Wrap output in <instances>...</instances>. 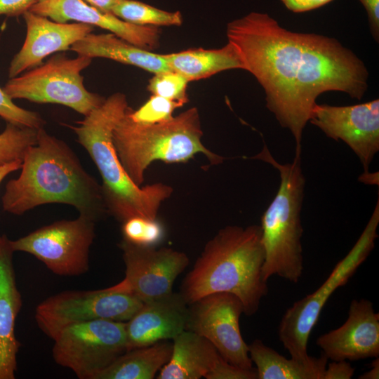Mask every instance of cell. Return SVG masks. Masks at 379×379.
Masks as SVG:
<instances>
[{
    "mask_svg": "<svg viewBox=\"0 0 379 379\" xmlns=\"http://www.w3.org/2000/svg\"><path fill=\"white\" fill-rule=\"evenodd\" d=\"M226 34L244 69L263 88L267 109L292 134L295 157H301L303 131L319 95L340 91L361 100L366 92L365 65L334 38L289 31L260 12L230 22Z\"/></svg>",
    "mask_w": 379,
    "mask_h": 379,
    "instance_id": "6da1fadb",
    "label": "cell"
},
{
    "mask_svg": "<svg viewBox=\"0 0 379 379\" xmlns=\"http://www.w3.org/2000/svg\"><path fill=\"white\" fill-rule=\"evenodd\" d=\"M21 173L6 185L3 209L22 215L40 205L52 203L74 206L79 215L96 222L107 213L101 185L87 173L66 142L37 131L34 145L25 151Z\"/></svg>",
    "mask_w": 379,
    "mask_h": 379,
    "instance_id": "7a4b0ae2",
    "label": "cell"
},
{
    "mask_svg": "<svg viewBox=\"0 0 379 379\" xmlns=\"http://www.w3.org/2000/svg\"><path fill=\"white\" fill-rule=\"evenodd\" d=\"M264 260L260 225L225 226L206 244L180 293L188 305L211 293H230L241 301L244 314L253 315L268 293Z\"/></svg>",
    "mask_w": 379,
    "mask_h": 379,
    "instance_id": "3957f363",
    "label": "cell"
},
{
    "mask_svg": "<svg viewBox=\"0 0 379 379\" xmlns=\"http://www.w3.org/2000/svg\"><path fill=\"white\" fill-rule=\"evenodd\" d=\"M128 107L126 95L115 93L77 126H68L100 172L107 213L121 223L133 217L157 219L161 204L173 191L171 186L161 182L141 187L124 168L113 144L112 133Z\"/></svg>",
    "mask_w": 379,
    "mask_h": 379,
    "instance_id": "277c9868",
    "label": "cell"
},
{
    "mask_svg": "<svg viewBox=\"0 0 379 379\" xmlns=\"http://www.w3.org/2000/svg\"><path fill=\"white\" fill-rule=\"evenodd\" d=\"M128 110L116 125L112 140L124 168L135 185L141 186L146 169L155 161L185 163L199 153L213 165L225 160L202 143L203 131L197 107L154 124L134 121Z\"/></svg>",
    "mask_w": 379,
    "mask_h": 379,
    "instance_id": "5b68a950",
    "label": "cell"
},
{
    "mask_svg": "<svg viewBox=\"0 0 379 379\" xmlns=\"http://www.w3.org/2000/svg\"><path fill=\"white\" fill-rule=\"evenodd\" d=\"M253 158L272 165L280 177L277 192L261 218L265 252L262 277L267 281L272 276H278L296 284L304 268L300 214L305 178L301 157H295L291 163L280 164L265 145Z\"/></svg>",
    "mask_w": 379,
    "mask_h": 379,
    "instance_id": "8992f818",
    "label": "cell"
},
{
    "mask_svg": "<svg viewBox=\"0 0 379 379\" xmlns=\"http://www.w3.org/2000/svg\"><path fill=\"white\" fill-rule=\"evenodd\" d=\"M379 225V199L359 239L338 262L325 281L313 293L295 302L282 316L278 328L279 340L291 357H310L307 343L322 309L331 295L344 286L374 248Z\"/></svg>",
    "mask_w": 379,
    "mask_h": 379,
    "instance_id": "52a82bcc",
    "label": "cell"
},
{
    "mask_svg": "<svg viewBox=\"0 0 379 379\" xmlns=\"http://www.w3.org/2000/svg\"><path fill=\"white\" fill-rule=\"evenodd\" d=\"M91 62L92 58L84 55L69 58L57 54L45 63L11 78L3 90L12 100L62 105L85 117L105 100L84 85L81 72Z\"/></svg>",
    "mask_w": 379,
    "mask_h": 379,
    "instance_id": "ba28073f",
    "label": "cell"
},
{
    "mask_svg": "<svg viewBox=\"0 0 379 379\" xmlns=\"http://www.w3.org/2000/svg\"><path fill=\"white\" fill-rule=\"evenodd\" d=\"M125 323L98 319L62 328L53 339L54 361L80 379H97L127 351Z\"/></svg>",
    "mask_w": 379,
    "mask_h": 379,
    "instance_id": "9c48e42d",
    "label": "cell"
},
{
    "mask_svg": "<svg viewBox=\"0 0 379 379\" xmlns=\"http://www.w3.org/2000/svg\"><path fill=\"white\" fill-rule=\"evenodd\" d=\"M143 302L110 287L91 291H65L47 298L36 308V322L53 339L64 328L98 319L126 322Z\"/></svg>",
    "mask_w": 379,
    "mask_h": 379,
    "instance_id": "30bf717a",
    "label": "cell"
},
{
    "mask_svg": "<svg viewBox=\"0 0 379 379\" xmlns=\"http://www.w3.org/2000/svg\"><path fill=\"white\" fill-rule=\"evenodd\" d=\"M95 224L79 215L74 220L54 222L10 243L14 252L34 255L57 275L79 276L89 268Z\"/></svg>",
    "mask_w": 379,
    "mask_h": 379,
    "instance_id": "8fae6325",
    "label": "cell"
},
{
    "mask_svg": "<svg viewBox=\"0 0 379 379\" xmlns=\"http://www.w3.org/2000/svg\"><path fill=\"white\" fill-rule=\"evenodd\" d=\"M243 313V304L235 295L226 292L211 293L189 305L186 330L209 341L232 364L252 368L248 345L239 326Z\"/></svg>",
    "mask_w": 379,
    "mask_h": 379,
    "instance_id": "7c38bea8",
    "label": "cell"
},
{
    "mask_svg": "<svg viewBox=\"0 0 379 379\" xmlns=\"http://www.w3.org/2000/svg\"><path fill=\"white\" fill-rule=\"evenodd\" d=\"M125 277L110 288L131 294L142 302L173 292L176 278L189 265L183 252L171 248L138 246L122 239L119 244Z\"/></svg>",
    "mask_w": 379,
    "mask_h": 379,
    "instance_id": "4fadbf2b",
    "label": "cell"
},
{
    "mask_svg": "<svg viewBox=\"0 0 379 379\" xmlns=\"http://www.w3.org/2000/svg\"><path fill=\"white\" fill-rule=\"evenodd\" d=\"M310 122L328 137L343 141L359 159L364 173L379 151V99L346 106L316 104Z\"/></svg>",
    "mask_w": 379,
    "mask_h": 379,
    "instance_id": "5bb4252c",
    "label": "cell"
},
{
    "mask_svg": "<svg viewBox=\"0 0 379 379\" xmlns=\"http://www.w3.org/2000/svg\"><path fill=\"white\" fill-rule=\"evenodd\" d=\"M316 343L332 361H358L379 356V314L367 299L353 300L345 323L325 333Z\"/></svg>",
    "mask_w": 379,
    "mask_h": 379,
    "instance_id": "9a60e30c",
    "label": "cell"
},
{
    "mask_svg": "<svg viewBox=\"0 0 379 379\" xmlns=\"http://www.w3.org/2000/svg\"><path fill=\"white\" fill-rule=\"evenodd\" d=\"M22 15L27 34L20 50L10 63V79L39 66L43 60L51 53L69 50L75 42L94 29L93 26L84 23L55 22L29 11Z\"/></svg>",
    "mask_w": 379,
    "mask_h": 379,
    "instance_id": "2e32d148",
    "label": "cell"
},
{
    "mask_svg": "<svg viewBox=\"0 0 379 379\" xmlns=\"http://www.w3.org/2000/svg\"><path fill=\"white\" fill-rule=\"evenodd\" d=\"M29 11L58 22L69 20L97 26L142 48L151 51L159 44L158 27L126 22L112 13L103 12L83 0H37Z\"/></svg>",
    "mask_w": 379,
    "mask_h": 379,
    "instance_id": "e0dca14e",
    "label": "cell"
},
{
    "mask_svg": "<svg viewBox=\"0 0 379 379\" xmlns=\"http://www.w3.org/2000/svg\"><path fill=\"white\" fill-rule=\"evenodd\" d=\"M188 316L189 305L180 292L143 302L125 323L127 350L173 340L186 330Z\"/></svg>",
    "mask_w": 379,
    "mask_h": 379,
    "instance_id": "ac0fdd59",
    "label": "cell"
},
{
    "mask_svg": "<svg viewBox=\"0 0 379 379\" xmlns=\"http://www.w3.org/2000/svg\"><path fill=\"white\" fill-rule=\"evenodd\" d=\"M10 240L0 235V379H14L20 343L15 335L22 299L17 288Z\"/></svg>",
    "mask_w": 379,
    "mask_h": 379,
    "instance_id": "d6986e66",
    "label": "cell"
},
{
    "mask_svg": "<svg viewBox=\"0 0 379 379\" xmlns=\"http://www.w3.org/2000/svg\"><path fill=\"white\" fill-rule=\"evenodd\" d=\"M169 361L157 375V379L206 378L221 355L206 339L185 330L172 343Z\"/></svg>",
    "mask_w": 379,
    "mask_h": 379,
    "instance_id": "ffe728a7",
    "label": "cell"
},
{
    "mask_svg": "<svg viewBox=\"0 0 379 379\" xmlns=\"http://www.w3.org/2000/svg\"><path fill=\"white\" fill-rule=\"evenodd\" d=\"M69 50L79 55L92 59L107 58L153 74L171 71L163 54H157L135 46L112 33L95 34L91 32L75 42Z\"/></svg>",
    "mask_w": 379,
    "mask_h": 379,
    "instance_id": "44dd1931",
    "label": "cell"
},
{
    "mask_svg": "<svg viewBox=\"0 0 379 379\" xmlns=\"http://www.w3.org/2000/svg\"><path fill=\"white\" fill-rule=\"evenodd\" d=\"M258 379H323L328 359L310 356L304 361L287 359L259 339L248 345Z\"/></svg>",
    "mask_w": 379,
    "mask_h": 379,
    "instance_id": "7402d4cb",
    "label": "cell"
},
{
    "mask_svg": "<svg viewBox=\"0 0 379 379\" xmlns=\"http://www.w3.org/2000/svg\"><path fill=\"white\" fill-rule=\"evenodd\" d=\"M163 56L170 69L180 74L189 82L225 70L244 69L236 50L229 42L220 48H190L163 54Z\"/></svg>",
    "mask_w": 379,
    "mask_h": 379,
    "instance_id": "603a6c76",
    "label": "cell"
},
{
    "mask_svg": "<svg viewBox=\"0 0 379 379\" xmlns=\"http://www.w3.org/2000/svg\"><path fill=\"white\" fill-rule=\"evenodd\" d=\"M172 343L163 340L126 351L97 379H152L169 361Z\"/></svg>",
    "mask_w": 379,
    "mask_h": 379,
    "instance_id": "cb8c5ba5",
    "label": "cell"
},
{
    "mask_svg": "<svg viewBox=\"0 0 379 379\" xmlns=\"http://www.w3.org/2000/svg\"><path fill=\"white\" fill-rule=\"evenodd\" d=\"M112 13L121 20L141 26H180L182 17L179 11H166L136 0H121Z\"/></svg>",
    "mask_w": 379,
    "mask_h": 379,
    "instance_id": "d4e9b609",
    "label": "cell"
},
{
    "mask_svg": "<svg viewBox=\"0 0 379 379\" xmlns=\"http://www.w3.org/2000/svg\"><path fill=\"white\" fill-rule=\"evenodd\" d=\"M38 129L7 123L0 133V165L22 159L26 149L36 143Z\"/></svg>",
    "mask_w": 379,
    "mask_h": 379,
    "instance_id": "484cf974",
    "label": "cell"
},
{
    "mask_svg": "<svg viewBox=\"0 0 379 379\" xmlns=\"http://www.w3.org/2000/svg\"><path fill=\"white\" fill-rule=\"evenodd\" d=\"M124 240L142 246H156L164 237V228L157 219L133 217L122 222Z\"/></svg>",
    "mask_w": 379,
    "mask_h": 379,
    "instance_id": "4316f807",
    "label": "cell"
},
{
    "mask_svg": "<svg viewBox=\"0 0 379 379\" xmlns=\"http://www.w3.org/2000/svg\"><path fill=\"white\" fill-rule=\"evenodd\" d=\"M184 105L177 101L152 95L140 108L128 110V116L135 122L154 124L171 119L175 109Z\"/></svg>",
    "mask_w": 379,
    "mask_h": 379,
    "instance_id": "83f0119b",
    "label": "cell"
},
{
    "mask_svg": "<svg viewBox=\"0 0 379 379\" xmlns=\"http://www.w3.org/2000/svg\"><path fill=\"white\" fill-rule=\"evenodd\" d=\"M188 83L189 81L180 74L168 71L154 74L149 81L147 89L152 95L185 105L188 102L187 95Z\"/></svg>",
    "mask_w": 379,
    "mask_h": 379,
    "instance_id": "f1b7e54d",
    "label": "cell"
},
{
    "mask_svg": "<svg viewBox=\"0 0 379 379\" xmlns=\"http://www.w3.org/2000/svg\"><path fill=\"white\" fill-rule=\"evenodd\" d=\"M0 117L7 123L34 129L44 127L45 124V121L39 113L16 105L1 88Z\"/></svg>",
    "mask_w": 379,
    "mask_h": 379,
    "instance_id": "f546056e",
    "label": "cell"
},
{
    "mask_svg": "<svg viewBox=\"0 0 379 379\" xmlns=\"http://www.w3.org/2000/svg\"><path fill=\"white\" fill-rule=\"evenodd\" d=\"M206 379H258L255 367L244 368L232 364L220 357Z\"/></svg>",
    "mask_w": 379,
    "mask_h": 379,
    "instance_id": "4dcf8cb0",
    "label": "cell"
},
{
    "mask_svg": "<svg viewBox=\"0 0 379 379\" xmlns=\"http://www.w3.org/2000/svg\"><path fill=\"white\" fill-rule=\"evenodd\" d=\"M354 368L346 360L333 361L326 365L323 379H350Z\"/></svg>",
    "mask_w": 379,
    "mask_h": 379,
    "instance_id": "1f68e13d",
    "label": "cell"
},
{
    "mask_svg": "<svg viewBox=\"0 0 379 379\" xmlns=\"http://www.w3.org/2000/svg\"><path fill=\"white\" fill-rule=\"evenodd\" d=\"M37 0H0V15L18 16L29 11Z\"/></svg>",
    "mask_w": 379,
    "mask_h": 379,
    "instance_id": "d6a6232c",
    "label": "cell"
},
{
    "mask_svg": "<svg viewBox=\"0 0 379 379\" xmlns=\"http://www.w3.org/2000/svg\"><path fill=\"white\" fill-rule=\"evenodd\" d=\"M365 8L372 36L379 41V0H358Z\"/></svg>",
    "mask_w": 379,
    "mask_h": 379,
    "instance_id": "836d02e7",
    "label": "cell"
},
{
    "mask_svg": "<svg viewBox=\"0 0 379 379\" xmlns=\"http://www.w3.org/2000/svg\"><path fill=\"white\" fill-rule=\"evenodd\" d=\"M333 0H281L285 7L293 13H304L320 8Z\"/></svg>",
    "mask_w": 379,
    "mask_h": 379,
    "instance_id": "e575fe53",
    "label": "cell"
},
{
    "mask_svg": "<svg viewBox=\"0 0 379 379\" xmlns=\"http://www.w3.org/2000/svg\"><path fill=\"white\" fill-rule=\"evenodd\" d=\"M88 4L107 13H112L113 8L121 0H83Z\"/></svg>",
    "mask_w": 379,
    "mask_h": 379,
    "instance_id": "d590c367",
    "label": "cell"
},
{
    "mask_svg": "<svg viewBox=\"0 0 379 379\" xmlns=\"http://www.w3.org/2000/svg\"><path fill=\"white\" fill-rule=\"evenodd\" d=\"M22 160L18 159L0 165V183L8 174L21 168Z\"/></svg>",
    "mask_w": 379,
    "mask_h": 379,
    "instance_id": "8d00e7d4",
    "label": "cell"
},
{
    "mask_svg": "<svg viewBox=\"0 0 379 379\" xmlns=\"http://www.w3.org/2000/svg\"><path fill=\"white\" fill-rule=\"evenodd\" d=\"M360 379H378L379 378V359L374 358L371 363V368L359 376Z\"/></svg>",
    "mask_w": 379,
    "mask_h": 379,
    "instance_id": "74e56055",
    "label": "cell"
},
{
    "mask_svg": "<svg viewBox=\"0 0 379 379\" xmlns=\"http://www.w3.org/2000/svg\"><path fill=\"white\" fill-rule=\"evenodd\" d=\"M359 180L365 184L378 185V173H363Z\"/></svg>",
    "mask_w": 379,
    "mask_h": 379,
    "instance_id": "f35d334b",
    "label": "cell"
}]
</instances>
